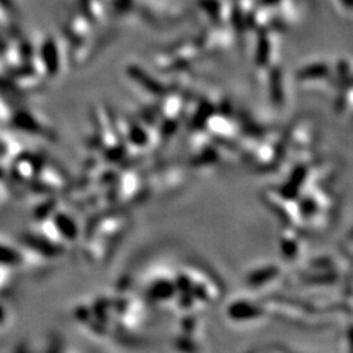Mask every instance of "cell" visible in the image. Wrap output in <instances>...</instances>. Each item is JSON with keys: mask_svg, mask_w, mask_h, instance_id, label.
Here are the masks:
<instances>
[{"mask_svg": "<svg viewBox=\"0 0 353 353\" xmlns=\"http://www.w3.org/2000/svg\"><path fill=\"white\" fill-rule=\"evenodd\" d=\"M130 219L126 214H113L94 220L87 229L83 252L93 265H101L112 255L118 242L126 233Z\"/></svg>", "mask_w": 353, "mask_h": 353, "instance_id": "cell-1", "label": "cell"}, {"mask_svg": "<svg viewBox=\"0 0 353 353\" xmlns=\"http://www.w3.org/2000/svg\"><path fill=\"white\" fill-rule=\"evenodd\" d=\"M49 259V258H48ZM46 255L41 254L33 246L19 245L7 239H0V263L8 265L14 271H38L46 267Z\"/></svg>", "mask_w": 353, "mask_h": 353, "instance_id": "cell-2", "label": "cell"}, {"mask_svg": "<svg viewBox=\"0 0 353 353\" xmlns=\"http://www.w3.org/2000/svg\"><path fill=\"white\" fill-rule=\"evenodd\" d=\"M20 152L21 147L17 139L0 128V166L11 164Z\"/></svg>", "mask_w": 353, "mask_h": 353, "instance_id": "cell-3", "label": "cell"}, {"mask_svg": "<svg viewBox=\"0 0 353 353\" xmlns=\"http://www.w3.org/2000/svg\"><path fill=\"white\" fill-rule=\"evenodd\" d=\"M16 275H17V271H14L8 265L0 263V296H3L4 293L11 290Z\"/></svg>", "mask_w": 353, "mask_h": 353, "instance_id": "cell-4", "label": "cell"}, {"mask_svg": "<svg viewBox=\"0 0 353 353\" xmlns=\"http://www.w3.org/2000/svg\"><path fill=\"white\" fill-rule=\"evenodd\" d=\"M11 318H12L11 310L7 303L1 300V296H0V328L7 327V325L11 323Z\"/></svg>", "mask_w": 353, "mask_h": 353, "instance_id": "cell-5", "label": "cell"}, {"mask_svg": "<svg viewBox=\"0 0 353 353\" xmlns=\"http://www.w3.org/2000/svg\"><path fill=\"white\" fill-rule=\"evenodd\" d=\"M7 195H8V188H7V182H6V176L0 174V203L4 202L8 198Z\"/></svg>", "mask_w": 353, "mask_h": 353, "instance_id": "cell-6", "label": "cell"}]
</instances>
